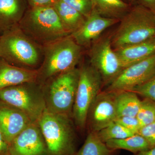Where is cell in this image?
<instances>
[{
    "instance_id": "1",
    "label": "cell",
    "mask_w": 155,
    "mask_h": 155,
    "mask_svg": "<svg viewBox=\"0 0 155 155\" xmlns=\"http://www.w3.org/2000/svg\"><path fill=\"white\" fill-rule=\"evenodd\" d=\"M119 22L110 38L114 50L155 38V14L140 5L131 6Z\"/></svg>"
},
{
    "instance_id": "2",
    "label": "cell",
    "mask_w": 155,
    "mask_h": 155,
    "mask_svg": "<svg viewBox=\"0 0 155 155\" xmlns=\"http://www.w3.org/2000/svg\"><path fill=\"white\" fill-rule=\"evenodd\" d=\"M0 58L16 67L36 69L42 62L43 47L27 36L18 25L1 35Z\"/></svg>"
},
{
    "instance_id": "3",
    "label": "cell",
    "mask_w": 155,
    "mask_h": 155,
    "mask_svg": "<svg viewBox=\"0 0 155 155\" xmlns=\"http://www.w3.org/2000/svg\"><path fill=\"white\" fill-rule=\"evenodd\" d=\"M19 26L43 47L70 35L64 29L53 6L31 8L25 12Z\"/></svg>"
},
{
    "instance_id": "4",
    "label": "cell",
    "mask_w": 155,
    "mask_h": 155,
    "mask_svg": "<svg viewBox=\"0 0 155 155\" xmlns=\"http://www.w3.org/2000/svg\"><path fill=\"white\" fill-rule=\"evenodd\" d=\"M82 48L71 35L43 47L37 81L43 85L55 75L75 69L81 58Z\"/></svg>"
},
{
    "instance_id": "5",
    "label": "cell",
    "mask_w": 155,
    "mask_h": 155,
    "mask_svg": "<svg viewBox=\"0 0 155 155\" xmlns=\"http://www.w3.org/2000/svg\"><path fill=\"white\" fill-rule=\"evenodd\" d=\"M37 123L50 155H75L76 135L69 115L46 110Z\"/></svg>"
},
{
    "instance_id": "6",
    "label": "cell",
    "mask_w": 155,
    "mask_h": 155,
    "mask_svg": "<svg viewBox=\"0 0 155 155\" xmlns=\"http://www.w3.org/2000/svg\"><path fill=\"white\" fill-rule=\"evenodd\" d=\"M80 75L75 68L55 75L43 84L46 110L59 114H72Z\"/></svg>"
},
{
    "instance_id": "7",
    "label": "cell",
    "mask_w": 155,
    "mask_h": 155,
    "mask_svg": "<svg viewBox=\"0 0 155 155\" xmlns=\"http://www.w3.org/2000/svg\"><path fill=\"white\" fill-rule=\"evenodd\" d=\"M0 101L22 111L33 123L46 110L43 86L37 81L0 90Z\"/></svg>"
},
{
    "instance_id": "8",
    "label": "cell",
    "mask_w": 155,
    "mask_h": 155,
    "mask_svg": "<svg viewBox=\"0 0 155 155\" xmlns=\"http://www.w3.org/2000/svg\"><path fill=\"white\" fill-rule=\"evenodd\" d=\"M80 75L72 110L76 127L83 130L86 127L90 109L103 85L99 72L90 65L80 68Z\"/></svg>"
},
{
    "instance_id": "9",
    "label": "cell",
    "mask_w": 155,
    "mask_h": 155,
    "mask_svg": "<svg viewBox=\"0 0 155 155\" xmlns=\"http://www.w3.org/2000/svg\"><path fill=\"white\" fill-rule=\"evenodd\" d=\"M88 56L91 66L101 75L103 84H110L123 69L110 38L97 40L91 46Z\"/></svg>"
},
{
    "instance_id": "10",
    "label": "cell",
    "mask_w": 155,
    "mask_h": 155,
    "mask_svg": "<svg viewBox=\"0 0 155 155\" xmlns=\"http://www.w3.org/2000/svg\"><path fill=\"white\" fill-rule=\"evenodd\" d=\"M155 73V54L126 67L109 84L106 91H131L150 79Z\"/></svg>"
},
{
    "instance_id": "11",
    "label": "cell",
    "mask_w": 155,
    "mask_h": 155,
    "mask_svg": "<svg viewBox=\"0 0 155 155\" xmlns=\"http://www.w3.org/2000/svg\"><path fill=\"white\" fill-rule=\"evenodd\" d=\"M117 116L115 93H100L90 109L87 122L92 132H97L115 122Z\"/></svg>"
},
{
    "instance_id": "12",
    "label": "cell",
    "mask_w": 155,
    "mask_h": 155,
    "mask_svg": "<svg viewBox=\"0 0 155 155\" xmlns=\"http://www.w3.org/2000/svg\"><path fill=\"white\" fill-rule=\"evenodd\" d=\"M8 155H50L37 123H32L9 145Z\"/></svg>"
},
{
    "instance_id": "13",
    "label": "cell",
    "mask_w": 155,
    "mask_h": 155,
    "mask_svg": "<svg viewBox=\"0 0 155 155\" xmlns=\"http://www.w3.org/2000/svg\"><path fill=\"white\" fill-rule=\"evenodd\" d=\"M119 21L103 17L93 10L83 25L71 35L81 47H90L100 38L105 30L119 23Z\"/></svg>"
},
{
    "instance_id": "14",
    "label": "cell",
    "mask_w": 155,
    "mask_h": 155,
    "mask_svg": "<svg viewBox=\"0 0 155 155\" xmlns=\"http://www.w3.org/2000/svg\"><path fill=\"white\" fill-rule=\"evenodd\" d=\"M32 123L22 111L0 101V130L8 144Z\"/></svg>"
},
{
    "instance_id": "15",
    "label": "cell",
    "mask_w": 155,
    "mask_h": 155,
    "mask_svg": "<svg viewBox=\"0 0 155 155\" xmlns=\"http://www.w3.org/2000/svg\"><path fill=\"white\" fill-rule=\"evenodd\" d=\"M37 69L21 68L11 65L0 58V90L37 81Z\"/></svg>"
},
{
    "instance_id": "16",
    "label": "cell",
    "mask_w": 155,
    "mask_h": 155,
    "mask_svg": "<svg viewBox=\"0 0 155 155\" xmlns=\"http://www.w3.org/2000/svg\"><path fill=\"white\" fill-rule=\"evenodd\" d=\"M114 50L124 69L155 54V38Z\"/></svg>"
},
{
    "instance_id": "17",
    "label": "cell",
    "mask_w": 155,
    "mask_h": 155,
    "mask_svg": "<svg viewBox=\"0 0 155 155\" xmlns=\"http://www.w3.org/2000/svg\"><path fill=\"white\" fill-rule=\"evenodd\" d=\"M25 9L24 0H0V36L19 25Z\"/></svg>"
},
{
    "instance_id": "18",
    "label": "cell",
    "mask_w": 155,
    "mask_h": 155,
    "mask_svg": "<svg viewBox=\"0 0 155 155\" xmlns=\"http://www.w3.org/2000/svg\"><path fill=\"white\" fill-rule=\"evenodd\" d=\"M53 7L64 29L70 35L78 30L86 20V18L83 15L62 0H58Z\"/></svg>"
},
{
    "instance_id": "19",
    "label": "cell",
    "mask_w": 155,
    "mask_h": 155,
    "mask_svg": "<svg viewBox=\"0 0 155 155\" xmlns=\"http://www.w3.org/2000/svg\"><path fill=\"white\" fill-rule=\"evenodd\" d=\"M93 10L103 17L120 20L131 6L123 0H91Z\"/></svg>"
},
{
    "instance_id": "20",
    "label": "cell",
    "mask_w": 155,
    "mask_h": 155,
    "mask_svg": "<svg viewBox=\"0 0 155 155\" xmlns=\"http://www.w3.org/2000/svg\"><path fill=\"white\" fill-rule=\"evenodd\" d=\"M114 92L117 117H136L141 101L137 94L131 91H121Z\"/></svg>"
},
{
    "instance_id": "21",
    "label": "cell",
    "mask_w": 155,
    "mask_h": 155,
    "mask_svg": "<svg viewBox=\"0 0 155 155\" xmlns=\"http://www.w3.org/2000/svg\"><path fill=\"white\" fill-rule=\"evenodd\" d=\"M106 145L112 150H124L133 154L137 153L152 147L147 141L139 134L121 139H114L105 143Z\"/></svg>"
},
{
    "instance_id": "22",
    "label": "cell",
    "mask_w": 155,
    "mask_h": 155,
    "mask_svg": "<svg viewBox=\"0 0 155 155\" xmlns=\"http://www.w3.org/2000/svg\"><path fill=\"white\" fill-rule=\"evenodd\" d=\"M116 151L100 140L96 132L91 131L83 146L75 155H114Z\"/></svg>"
},
{
    "instance_id": "23",
    "label": "cell",
    "mask_w": 155,
    "mask_h": 155,
    "mask_svg": "<svg viewBox=\"0 0 155 155\" xmlns=\"http://www.w3.org/2000/svg\"><path fill=\"white\" fill-rule=\"evenodd\" d=\"M96 133L100 140L104 143L110 140L121 139L135 134L115 122Z\"/></svg>"
},
{
    "instance_id": "24",
    "label": "cell",
    "mask_w": 155,
    "mask_h": 155,
    "mask_svg": "<svg viewBox=\"0 0 155 155\" xmlns=\"http://www.w3.org/2000/svg\"><path fill=\"white\" fill-rule=\"evenodd\" d=\"M136 118L141 127L155 122V103L147 98L141 101Z\"/></svg>"
},
{
    "instance_id": "25",
    "label": "cell",
    "mask_w": 155,
    "mask_h": 155,
    "mask_svg": "<svg viewBox=\"0 0 155 155\" xmlns=\"http://www.w3.org/2000/svg\"><path fill=\"white\" fill-rule=\"evenodd\" d=\"M131 91L155 103V73L144 83L132 89Z\"/></svg>"
},
{
    "instance_id": "26",
    "label": "cell",
    "mask_w": 155,
    "mask_h": 155,
    "mask_svg": "<svg viewBox=\"0 0 155 155\" xmlns=\"http://www.w3.org/2000/svg\"><path fill=\"white\" fill-rule=\"evenodd\" d=\"M87 18L91 14L93 6L91 0H62Z\"/></svg>"
},
{
    "instance_id": "27",
    "label": "cell",
    "mask_w": 155,
    "mask_h": 155,
    "mask_svg": "<svg viewBox=\"0 0 155 155\" xmlns=\"http://www.w3.org/2000/svg\"><path fill=\"white\" fill-rule=\"evenodd\" d=\"M115 122L122 125L134 134H138L141 127L136 117L121 116L117 117Z\"/></svg>"
},
{
    "instance_id": "28",
    "label": "cell",
    "mask_w": 155,
    "mask_h": 155,
    "mask_svg": "<svg viewBox=\"0 0 155 155\" xmlns=\"http://www.w3.org/2000/svg\"><path fill=\"white\" fill-rule=\"evenodd\" d=\"M138 134L143 137L151 146L155 147V122L140 127Z\"/></svg>"
},
{
    "instance_id": "29",
    "label": "cell",
    "mask_w": 155,
    "mask_h": 155,
    "mask_svg": "<svg viewBox=\"0 0 155 155\" xmlns=\"http://www.w3.org/2000/svg\"><path fill=\"white\" fill-rule=\"evenodd\" d=\"M58 0H27L31 8L53 6Z\"/></svg>"
},
{
    "instance_id": "30",
    "label": "cell",
    "mask_w": 155,
    "mask_h": 155,
    "mask_svg": "<svg viewBox=\"0 0 155 155\" xmlns=\"http://www.w3.org/2000/svg\"><path fill=\"white\" fill-rule=\"evenodd\" d=\"M136 4L143 6L155 14V0H136Z\"/></svg>"
},
{
    "instance_id": "31",
    "label": "cell",
    "mask_w": 155,
    "mask_h": 155,
    "mask_svg": "<svg viewBox=\"0 0 155 155\" xmlns=\"http://www.w3.org/2000/svg\"><path fill=\"white\" fill-rule=\"evenodd\" d=\"M9 144L6 142L0 130V155H8Z\"/></svg>"
},
{
    "instance_id": "32",
    "label": "cell",
    "mask_w": 155,
    "mask_h": 155,
    "mask_svg": "<svg viewBox=\"0 0 155 155\" xmlns=\"http://www.w3.org/2000/svg\"><path fill=\"white\" fill-rule=\"evenodd\" d=\"M133 155H155V147H152L149 149L134 154Z\"/></svg>"
},
{
    "instance_id": "33",
    "label": "cell",
    "mask_w": 155,
    "mask_h": 155,
    "mask_svg": "<svg viewBox=\"0 0 155 155\" xmlns=\"http://www.w3.org/2000/svg\"><path fill=\"white\" fill-rule=\"evenodd\" d=\"M123 1L130 5H135L136 2V0H123Z\"/></svg>"
},
{
    "instance_id": "34",
    "label": "cell",
    "mask_w": 155,
    "mask_h": 155,
    "mask_svg": "<svg viewBox=\"0 0 155 155\" xmlns=\"http://www.w3.org/2000/svg\"></svg>"
},
{
    "instance_id": "35",
    "label": "cell",
    "mask_w": 155,
    "mask_h": 155,
    "mask_svg": "<svg viewBox=\"0 0 155 155\" xmlns=\"http://www.w3.org/2000/svg\"><path fill=\"white\" fill-rule=\"evenodd\" d=\"M0 38H1V36H0Z\"/></svg>"
}]
</instances>
